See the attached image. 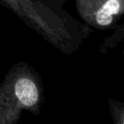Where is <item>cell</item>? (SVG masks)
<instances>
[{
    "instance_id": "6",
    "label": "cell",
    "mask_w": 124,
    "mask_h": 124,
    "mask_svg": "<svg viewBox=\"0 0 124 124\" xmlns=\"http://www.w3.org/2000/svg\"><path fill=\"white\" fill-rule=\"evenodd\" d=\"M46 1H49L53 4H56V5H59V6H62L67 0H46Z\"/></svg>"
},
{
    "instance_id": "1",
    "label": "cell",
    "mask_w": 124,
    "mask_h": 124,
    "mask_svg": "<svg viewBox=\"0 0 124 124\" xmlns=\"http://www.w3.org/2000/svg\"><path fill=\"white\" fill-rule=\"evenodd\" d=\"M25 25L64 54H74L93 29L79 22L62 6L46 0H0Z\"/></svg>"
},
{
    "instance_id": "4",
    "label": "cell",
    "mask_w": 124,
    "mask_h": 124,
    "mask_svg": "<svg viewBox=\"0 0 124 124\" xmlns=\"http://www.w3.org/2000/svg\"><path fill=\"white\" fill-rule=\"evenodd\" d=\"M124 42V22L119 24V26L112 31V33L107 36L104 41L101 43L98 48L100 54H107L112 49L117 47L119 45H122Z\"/></svg>"
},
{
    "instance_id": "2",
    "label": "cell",
    "mask_w": 124,
    "mask_h": 124,
    "mask_svg": "<svg viewBox=\"0 0 124 124\" xmlns=\"http://www.w3.org/2000/svg\"><path fill=\"white\" fill-rule=\"evenodd\" d=\"M44 101L40 74L27 62L13 64L0 84V124H17L23 110L39 115Z\"/></svg>"
},
{
    "instance_id": "5",
    "label": "cell",
    "mask_w": 124,
    "mask_h": 124,
    "mask_svg": "<svg viewBox=\"0 0 124 124\" xmlns=\"http://www.w3.org/2000/svg\"><path fill=\"white\" fill-rule=\"evenodd\" d=\"M107 102L113 124H124V103L110 97Z\"/></svg>"
},
{
    "instance_id": "3",
    "label": "cell",
    "mask_w": 124,
    "mask_h": 124,
    "mask_svg": "<svg viewBox=\"0 0 124 124\" xmlns=\"http://www.w3.org/2000/svg\"><path fill=\"white\" fill-rule=\"evenodd\" d=\"M75 5L81 20L99 31L115 30L124 16V0H75Z\"/></svg>"
},
{
    "instance_id": "7",
    "label": "cell",
    "mask_w": 124,
    "mask_h": 124,
    "mask_svg": "<svg viewBox=\"0 0 124 124\" xmlns=\"http://www.w3.org/2000/svg\"><path fill=\"white\" fill-rule=\"evenodd\" d=\"M122 45H123V47H122V50H121V53H122V56L124 57V42L122 43Z\"/></svg>"
}]
</instances>
